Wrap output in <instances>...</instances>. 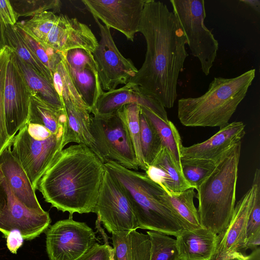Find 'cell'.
Wrapping results in <instances>:
<instances>
[{
    "label": "cell",
    "mask_w": 260,
    "mask_h": 260,
    "mask_svg": "<svg viewBox=\"0 0 260 260\" xmlns=\"http://www.w3.org/2000/svg\"><path fill=\"white\" fill-rule=\"evenodd\" d=\"M49 260H77L90 249L98 239L93 230L72 216L51 225L46 233Z\"/></svg>",
    "instance_id": "cell-10"
},
{
    "label": "cell",
    "mask_w": 260,
    "mask_h": 260,
    "mask_svg": "<svg viewBox=\"0 0 260 260\" xmlns=\"http://www.w3.org/2000/svg\"><path fill=\"white\" fill-rule=\"evenodd\" d=\"M254 197L246 225V241L260 238V170L256 169L253 179Z\"/></svg>",
    "instance_id": "cell-39"
},
{
    "label": "cell",
    "mask_w": 260,
    "mask_h": 260,
    "mask_svg": "<svg viewBox=\"0 0 260 260\" xmlns=\"http://www.w3.org/2000/svg\"><path fill=\"white\" fill-rule=\"evenodd\" d=\"M11 52L7 46L0 51V154L11 141L7 130L4 104L6 71Z\"/></svg>",
    "instance_id": "cell-36"
},
{
    "label": "cell",
    "mask_w": 260,
    "mask_h": 260,
    "mask_svg": "<svg viewBox=\"0 0 260 260\" xmlns=\"http://www.w3.org/2000/svg\"><path fill=\"white\" fill-rule=\"evenodd\" d=\"M11 57L24 78L31 92L56 109L63 108L53 84L22 60L12 51Z\"/></svg>",
    "instance_id": "cell-25"
},
{
    "label": "cell",
    "mask_w": 260,
    "mask_h": 260,
    "mask_svg": "<svg viewBox=\"0 0 260 260\" xmlns=\"http://www.w3.org/2000/svg\"><path fill=\"white\" fill-rule=\"evenodd\" d=\"M147 234L151 243L149 260H180L176 239L156 231Z\"/></svg>",
    "instance_id": "cell-34"
},
{
    "label": "cell",
    "mask_w": 260,
    "mask_h": 260,
    "mask_svg": "<svg viewBox=\"0 0 260 260\" xmlns=\"http://www.w3.org/2000/svg\"><path fill=\"white\" fill-rule=\"evenodd\" d=\"M31 94L10 55L6 71L4 104L7 130L11 140L27 121Z\"/></svg>",
    "instance_id": "cell-14"
},
{
    "label": "cell",
    "mask_w": 260,
    "mask_h": 260,
    "mask_svg": "<svg viewBox=\"0 0 260 260\" xmlns=\"http://www.w3.org/2000/svg\"><path fill=\"white\" fill-rule=\"evenodd\" d=\"M17 15L20 16H34L51 10L54 13L60 12L62 3L59 0H10Z\"/></svg>",
    "instance_id": "cell-37"
},
{
    "label": "cell",
    "mask_w": 260,
    "mask_h": 260,
    "mask_svg": "<svg viewBox=\"0 0 260 260\" xmlns=\"http://www.w3.org/2000/svg\"><path fill=\"white\" fill-rule=\"evenodd\" d=\"M57 16V15L52 11H45L34 15L27 21L21 23L35 38L45 44L47 35Z\"/></svg>",
    "instance_id": "cell-38"
},
{
    "label": "cell",
    "mask_w": 260,
    "mask_h": 260,
    "mask_svg": "<svg viewBox=\"0 0 260 260\" xmlns=\"http://www.w3.org/2000/svg\"><path fill=\"white\" fill-rule=\"evenodd\" d=\"M65 135L66 132L53 134L42 125L27 122L10 141L11 153L35 191L42 176L66 146Z\"/></svg>",
    "instance_id": "cell-6"
},
{
    "label": "cell",
    "mask_w": 260,
    "mask_h": 260,
    "mask_svg": "<svg viewBox=\"0 0 260 260\" xmlns=\"http://www.w3.org/2000/svg\"><path fill=\"white\" fill-rule=\"evenodd\" d=\"M128 104H137L145 107L165 122L169 121L165 108L160 103L144 92L139 86L129 82L120 88L103 91L91 113L97 116L112 115Z\"/></svg>",
    "instance_id": "cell-16"
},
{
    "label": "cell",
    "mask_w": 260,
    "mask_h": 260,
    "mask_svg": "<svg viewBox=\"0 0 260 260\" xmlns=\"http://www.w3.org/2000/svg\"><path fill=\"white\" fill-rule=\"evenodd\" d=\"M245 125L234 121L220 127L207 140L188 147L182 146L181 160L198 159L217 161L230 148L241 142L245 135Z\"/></svg>",
    "instance_id": "cell-18"
},
{
    "label": "cell",
    "mask_w": 260,
    "mask_h": 260,
    "mask_svg": "<svg viewBox=\"0 0 260 260\" xmlns=\"http://www.w3.org/2000/svg\"><path fill=\"white\" fill-rule=\"evenodd\" d=\"M67 66L77 91L91 112L104 91L97 69L91 67L73 69L67 64Z\"/></svg>",
    "instance_id": "cell-27"
},
{
    "label": "cell",
    "mask_w": 260,
    "mask_h": 260,
    "mask_svg": "<svg viewBox=\"0 0 260 260\" xmlns=\"http://www.w3.org/2000/svg\"><path fill=\"white\" fill-rule=\"evenodd\" d=\"M15 25L22 39L32 53L53 74L57 64L62 60V54L35 38L23 26L21 22H17Z\"/></svg>",
    "instance_id": "cell-32"
},
{
    "label": "cell",
    "mask_w": 260,
    "mask_h": 260,
    "mask_svg": "<svg viewBox=\"0 0 260 260\" xmlns=\"http://www.w3.org/2000/svg\"><path fill=\"white\" fill-rule=\"evenodd\" d=\"M115 260H149L151 243L137 230L112 234Z\"/></svg>",
    "instance_id": "cell-24"
},
{
    "label": "cell",
    "mask_w": 260,
    "mask_h": 260,
    "mask_svg": "<svg viewBox=\"0 0 260 260\" xmlns=\"http://www.w3.org/2000/svg\"><path fill=\"white\" fill-rule=\"evenodd\" d=\"M0 17L6 25H15L18 17L10 0H0Z\"/></svg>",
    "instance_id": "cell-42"
},
{
    "label": "cell",
    "mask_w": 260,
    "mask_h": 260,
    "mask_svg": "<svg viewBox=\"0 0 260 260\" xmlns=\"http://www.w3.org/2000/svg\"><path fill=\"white\" fill-rule=\"evenodd\" d=\"M184 177L194 189L197 188L213 172L216 162L208 160H181Z\"/></svg>",
    "instance_id": "cell-35"
},
{
    "label": "cell",
    "mask_w": 260,
    "mask_h": 260,
    "mask_svg": "<svg viewBox=\"0 0 260 260\" xmlns=\"http://www.w3.org/2000/svg\"><path fill=\"white\" fill-rule=\"evenodd\" d=\"M100 29V40L92 53L97 68L103 90L116 89L119 84H126L138 71L133 61L124 57L118 49L110 28L93 18Z\"/></svg>",
    "instance_id": "cell-11"
},
{
    "label": "cell",
    "mask_w": 260,
    "mask_h": 260,
    "mask_svg": "<svg viewBox=\"0 0 260 260\" xmlns=\"http://www.w3.org/2000/svg\"><path fill=\"white\" fill-rule=\"evenodd\" d=\"M139 121L142 152L144 161L148 168L152 164L163 146L154 127L141 111Z\"/></svg>",
    "instance_id": "cell-33"
},
{
    "label": "cell",
    "mask_w": 260,
    "mask_h": 260,
    "mask_svg": "<svg viewBox=\"0 0 260 260\" xmlns=\"http://www.w3.org/2000/svg\"><path fill=\"white\" fill-rule=\"evenodd\" d=\"M7 194L4 183L3 176L0 171V214L6 203Z\"/></svg>",
    "instance_id": "cell-44"
},
{
    "label": "cell",
    "mask_w": 260,
    "mask_h": 260,
    "mask_svg": "<svg viewBox=\"0 0 260 260\" xmlns=\"http://www.w3.org/2000/svg\"><path fill=\"white\" fill-rule=\"evenodd\" d=\"M6 26L0 17V51L6 46L5 34Z\"/></svg>",
    "instance_id": "cell-45"
},
{
    "label": "cell",
    "mask_w": 260,
    "mask_h": 260,
    "mask_svg": "<svg viewBox=\"0 0 260 260\" xmlns=\"http://www.w3.org/2000/svg\"><path fill=\"white\" fill-rule=\"evenodd\" d=\"M241 147L240 142L230 148L196 188L201 225L218 236L225 231L234 213Z\"/></svg>",
    "instance_id": "cell-4"
},
{
    "label": "cell",
    "mask_w": 260,
    "mask_h": 260,
    "mask_svg": "<svg viewBox=\"0 0 260 260\" xmlns=\"http://www.w3.org/2000/svg\"><path fill=\"white\" fill-rule=\"evenodd\" d=\"M255 192V183L235 204L231 221L223 234L218 236V244L212 260H225L245 257L246 225Z\"/></svg>",
    "instance_id": "cell-15"
},
{
    "label": "cell",
    "mask_w": 260,
    "mask_h": 260,
    "mask_svg": "<svg viewBox=\"0 0 260 260\" xmlns=\"http://www.w3.org/2000/svg\"><path fill=\"white\" fill-rule=\"evenodd\" d=\"M105 171L104 163L87 146L72 145L42 176L37 189L51 207L70 216L95 213Z\"/></svg>",
    "instance_id": "cell-2"
},
{
    "label": "cell",
    "mask_w": 260,
    "mask_h": 260,
    "mask_svg": "<svg viewBox=\"0 0 260 260\" xmlns=\"http://www.w3.org/2000/svg\"><path fill=\"white\" fill-rule=\"evenodd\" d=\"M7 246L12 253L16 254L17 250L22 245L24 238L21 233L18 230H12L8 234Z\"/></svg>",
    "instance_id": "cell-43"
},
{
    "label": "cell",
    "mask_w": 260,
    "mask_h": 260,
    "mask_svg": "<svg viewBox=\"0 0 260 260\" xmlns=\"http://www.w3.org/2000/svg\"><path fill=\"white\" fill-rule=\"evenodd\" d=\"M45 44L62 54L75 48L93 53L98 41L87 25L76 18L59 14L47 35Z\"/></svg>",
    "instance_id": "cell-17"
},
{
    "label": "cell",
    "mask_w": 260,
    "mask_h": 260,
    "mask_svg": "<svg viewBox=\"0 0 260 260\" xmlns=\"http://www.w3.org/2000/svg\"><path fill=\"white\" fill-rule=\"evenodd\" d=\"M139 32L146 43L142 67L129 82L156 99L164 108L173 107L177 85L188 56L186 39L176 15L164 3L146 0Z\"/></svg>",
    "instance_id": "cell-1"
},
{
    "label": "cell",
    "mask_w": 260,
    "mask_h": 260,
    "mask_svg": "<svg viewBox=\"0 0 260 260\" xmlns=\"http://www.w3.org/2000/svg\"><path fill=\"white\" fill-rule=\"evenodd\" d=\"M52 76L54 88L62 104L66 102H70L76 106L90 110L82 99L73 83L63 55L62 60L53 72Z\"/></svg>",
    "instance_id": "cell-31"
},
{
    "label": "cell",
    "mask_w": 260,
    "mask_h": 260,
    "mask_svg": "<svg viewBox=\"0 0 260 260\" xmlns=\"http://www.w3.org/2000/svg\"><path fill=\"white\" fill-rule=\"evenodd\" d=\"M141 107L137 104L123 106L117 113L122 120L132 142L139 167L145 172L147 167L143 159L140 139L139 116Z\"/></svg>",
    "instance_id": "cell-30"
},
{
    "label": "cell",
    "mask_w": 260,
    "mask_h": 260,
    "mask_svg": "<svg viewBox=\"0 0 260 260\" xmlns=\"http://www.w3.org/2000/svg\"><path fill=\"white\" fill-rule=\"evenodd\" d=\"M90 132L104 163L113 161L126 168L138 170L132 142L117 112L104 116L91 115Z\"/></svg>",
    "instance_id": "cell-8"
},
{
    "label": "cell",
    "mask_w": 260,
    "mask_h": 260,
    "mask_svg": "<svg viewBox=\"0 0 260 260\" xmlns=\"http://www.w3.org/2000/svg\"><path fill=\"white\" fill-rule=\"evenodd\" d=\"M3 179L7 200L0 214V232L6 237L10 231L18 230L24 240H32L49 226V214L43 209H32L21 203L12 193L4 176Z\"/></svg>",
    "instance_id": "cell-13"
},
{
    "label": "cell",
    "mask_w": 260,
    "mask_h": 260,
    "mask_svg": "<svg viewBox=\"0 0 260 260\" xmlns=\"http://www.w3.org/2000/svg\"><path fill=\"white\" fill-rule=\"evenodd\" d=\"M170 3L192 55L199 60L203 73L208 75L217 56L218 42L205 25V1L171 0Z\"/></svg>",
    "instance_id": "cell-7"
},
{
    "label": "cell",
    "mask_w": 260,
    "mask_h": 260,
    "mask_svg": "<svg viewBox=\"0 0 260 260\" xmlns=\"http://www.w3.org/2000/svg\"><path fill=\"white\" fill-rule=\"evenodd\" d=\"M146 0H82L93 18L133 41L139 27Z\"/></svg>",
    "instance_id": "cell-12"
},
{
    "label": "cell",
    "mask_w": 260,
    "mask_h": 260,
    "mask_svg": "<svg viewBox=\"0 0 260 260\" xmlns=\"http://www.w3.org/2000/svg\"><path fill=\"white\" fill-rule=\"evenodd\" d=\"M249 259V256L245 257H236L232 258L227 259L225 260H248Z\"/></svg>",
    "instance_id": "cell-47"
},
{
    "label": "cell",
    "mask_w": 260,
    "mask_h": 260,
    "mask_svg": "<svg viewBox=\"0 0 260 260\" xmlns=\"http://www.w3.org/2000/svg\"><path fill=\"white\" fill-rule=\"evenodd\" d=\"M240 2L244 3L252 8L257 13L260 12V1L258 0H240Z\"/></svg>",
    "instance_id": "cell-46"
},
{
    "label": "cell",
    "mask_w": 260,
    "mask_h": 260,
    "mask_svg": "<svg viewBox=\"0 0 260 260\" xmlns=\"http://www.w3.org/2000/svg\"><path fill=\"white\" fill-rule=\"evenodd\" d=\"M5 45L22 60L29 65L40 75L53 83L51 72L38 59L22 39L15 25L6 26Z\"/></svg>",
    "instance_id": "cell-29"
},
{
    "label": "cell",
    "mask_w": 260,
    "mask_h": 260,
    "mask_svg": "<svg viewBox=\"0 0 260 260\" xmlns=\"http://www.w3.org/2000/svg\"><path fill=\"white\" fill-rule=\"evenodd\" d=\"M68 66L73 69L84 67L96 68L92 53L81 48H75L62 54Z\"/></svg>",
    "instance_id": "cell-40"
},
{
    "label": "cell",
    "mask_w": 260,
    "mask_h": 260,
    "mask_svg": "<svg viewBox=\"0 0 260 260\" xmlns=\"http://www.w3.org/2000/svg\"><path fill=\"white\" fill-rule=\"evenodd\" d=\"M194 189L190 188L179 193L169 195L159 185L158 186V198L171 210L183 229L201 227L198 209L193 203Z\"/></svg>",
    "instance_id": "cell-23"
},
{
    "label": "cell",
    "mask_w": 260,
    "mask_h": 260,
    "mask_svg": "<svg viewBox=\"0 0 260 260\" xmlns=\"http://www.w3.org/2000/svg\"><path fill=\"white\" fill-rule=\"evenodd\" d=\"M180 260H212L218 244V235L202 226L182 229L176 237Z\"/></svg>",
    "instance_id": "cell-20"
},
{
    "label": "cell",
    "mask_w": 260,
    "mask_h": 260,
    "mask_svg": "<svg viewBox=\"0 0 260 260\" xmlns=\"http://www.w3.org/2000/svg\"><path fill=\"white\" fill-rule=\"evenodd\" d=\"M251 69L234 78L215 77L208 89L197 98L178 101V118L188 127H216L229 124L255 77Z\"/></svg>",
    "instance_id": "cell-3"
},
{
    "label": "cell",
    "mask_w": 260,
    "mask_h": 260,
    "mask_svg": "<svg viewBox=\"0 0 260 260\" xmlns=\"http://www.w3.org/2000/svg\"><path fill=\"white\" fill-rule=\"evenodd\" d=\"M113 248L108 242L96 243L94 246L77 260H110Z\"/></svg>",
    "instance_id": "cell-41"
},
{
    "label": "cell",
    "mask_w": 260,
    "mask_h": 260,
    "mask_svg": "<svg viewBox=\"0 0 260 260\" xmlns=\"http://www.w3.org/2000/svg\"><path fill=\"white\" fill-rule=\"evenodd\" d=\"M110 260H115L114 259V251L112 253V254L111 255V259Z\"/></svg>",
    "instance_id": "cell-48"
},
{
    "label": "cell",
    "mask_w": 260,
    "mask_h": 260,
    "mask_svg": "<svg viewBox=\"0 0 260 260\" xmlns=\"http://www.w3.org/2000/svg\"><path fill=\"white\" fill-rule=\"evenodd\" d=\"M27 122L42 125L51 133L57 134L66 130L64 109H56L31 93Z\"/></svg>",
    "instance_id": "cell-26"
},
{
    "label": "cell",
    "mask_w": 260,
    "mask_h": 260,
    "mask_svg": "<svg viewBox=\"0 0 260 260\" xmlns=\"http://www.w3.org/2000/svg\"><path fill=\"white\" fill-rule=\"evenodd\" d=\"M145 173L169 195L179 193L193 188L164 147H162L152 164L148 167Z\"/></svg>",
    "instance_id": "cell-21"
},
{
    "label": "cell",
    "mask_w": 260,
    "mask_h": 260,
    "mask_svg": "<svg viewBox=\"0 0 260 260\" xmlns=\"http://www.w3.org/2000/svg\"><path fill=\"white\" fill-rule=\"evenodd\" d=\"M104 166L126 191L139 228L175 237L180 234L181 225L158 198V185L145 173L126 168L113 161L104 163Z\"/></svg>",
    "instance_id": "cell-5"
},
{
    "label": "cell",
    "mask_w": 260,
    "mask_h": 260,
    "mask_svg": "<svg viewBox=\"0 0 260 260\" xmlns=\"http://www.w3.org/2000/svg\"><path fill=\"white\" fill-rule=\"evenodd\" d=\"M141 111L154 127L161 139L163 147L169 151L177 166L182 170L181 150L183 145L176 126L170 120L168 122H165L145 107H141Z\"/></svg>",
    "instance_id": "cell-28"
},
{
    "label": "cell",
    "mask_w": 260,
    "mask_h": 260,
    "mask_svg": "<svg viewBox=\"0 0 260 260\" xmlns=\"http://www.w3.org/2000/svg\"><path fill=\"white\" fill-rule=\"evenodd\" d=\"M95 213L97 220L109 233L130 232L139 228L126 191L106 168Z\"/></svg>",
    "instance_id": "cell-9"
},
{
    "label": "cell",
    "mask_w": 260,
    "mask_h": 260,
    "mask_svg": "<svg viewBox=\"0 0 260 260\" xmlns=\"http://www.w3.org/2000/svg\"><path fill=\"white\" fill-rule=\"evenodd\" d=\"M0 171L15 197L29 208L42 210L27 174L8 145L0 154Z\"/></svg>",
    "instance_id": "cell-19"
},
{
    "label": "cell",
    "mask_w": 260,
    "mask_h": 260,
    "mask_svg": "<svg viewBox=\"0 0 260 260\" xmlns=\"http://www.w3.org/2000/svg\"><path fill=\"white\" fill-rule=\"evenodd\" d=\"M62 106L66 116V145L73 142L85 145L100 159L94 140L90 132V110L70 102L62 103Z\"/></svg>",
    "instance_id": "cell-22"
}]
</instances>
